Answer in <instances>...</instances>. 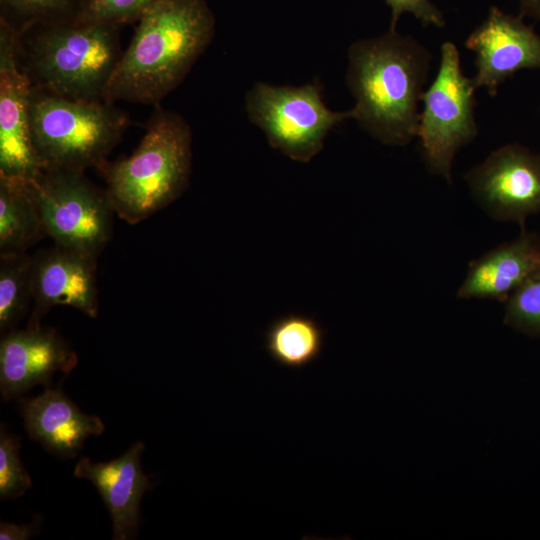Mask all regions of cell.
<instances>
[{
    "instance_id": "cell-1",
    "label": "cell",
    "mask_w": 540,
    "mask_h": 540,
    "mask_svg": "<svg viewBox=\"0 0 540 540\" xmlns=\"http://www.w3.org/2000/svg\"><path fill=\"white\" fill-rule=\"evenodd\" d=\"M432 59L425 45L397 29L351 44L346 83L355 100L352 119L385 145L409 144Z\"/></svg>"
},
{
    "instance_id": "cell-2",
    "label": "cell",
    "mask_w": 540,
    "mask_h": 540,
    "mask_svg": "<svg viewBox=\"0 0 540 540\" xmlns=\"http://www.w3.org/2000/svg\"><path fill=\"white\" fill-rule=\"evenodd\" d=\"M214 32L215 17L206 0H157L138 19L106 101L159 105L183 81Z\"/></svg>"
},
{
    "instance_id": "cell-3",
    "label": "cell",
    "mask_w": 540,
    "mask_h": 540,
    "mask_svg": "<svg viewBox=\"0 0 540 540\" xmlns=\"http://www.w3.org/2000/svg\"><path fill=\"white\" fill-rule=\"evenodd\" d=\"M122 53L119 26L108 23H40L15 37L17 64L32 88L76 101L106 100Z\"/></svg>"
},
{
    "instance_id": "cell-4",
    "label": "cell",
    "mask_w": 540,
    "mask_h": 540,
    "mask_svg": "<svg viewBox=\"0 0 540 540\" xmlns=\"http://www.w3.org/2000/svg\"><path fill=\"white\" fill-rule=\"evenodd\" d=\"M191 160L189 124L157 105L134 153L102 169L115 213L136 224L174 202L188 186Z\"/></svg>"
},
{
    "instance_id": "cell-5",
    "label": "cell",
    "mask_w": 540,
    "mask_h": 540,
    "mask_svg": "<svg viewBox=\"0 0 540 540\" xmlns=\"http://www.w3.org/2000/svg\"><path fill=\"white\" fill-rule=\"evenodd\" d=\"M127 126V115L106 100L76 101L31 90V139L41 169H103Z\"/></svg>"
},
{
    "instance_id": "cell-6",
    "label": "cell",
    "mask_w": 540,
    "mask_h": 540,
    "mask_svg": "<svg viewBox=\"0 0 540 540\" xmlns=\"http://www.w3.org/2000/svg\"><path fill=\"white\" fill-rule=\"evenodd\" d=\"M245 109L271 147L303 163L323 149L335 126L352 119L351 109L333 111L325 104L318 83L276 86L256 82L246 93Z\"/></svg>"
},
{
    "instance_id": "cell-7",
    "label": "cell",
    "mask_w": 540,
    "mask_h": 540,
    "mask_svg": "<svg viewBox=\"0 0 540 540\" xmlns=\"http://www.w3.org/2000/svg\"><path fill=\"white\" fill-rule=\"evenodd\" d=\"M476 90L472 78L462 72L457 46L443 42L437 73L422 95L416 137L429 170L448 183L457 152L478 134Z\"/></svg>"
},
{
    "instance_id": "cell-8",
    "label": "cell",
    "mask_w": 540,
    "mask_h": 540,
    "mask_svg": "<svg viewBox=\"0 0 540 540\" xmlns=\"http://www.w3.org/2000/svg\"><path fill=\"white\" fill-rule=\"evenodd\" d=\"M46 236L56 245L97 258L110 239L108 194L83 172L42 168L30 179Z\"/></svg>"
},
{
    "instance_id": "cell-9",
    "label": "cell",
    "mask_w": 540,
    "mask_h": 540,
    "mask_svg": "<svg viewBox=\"0 0 540 540\" xmlns=\"http://www.w3.org/2000/svg\"><path fill=\"white\" fill-rule=\"evenodd\" d=\"M469 191L491 218L515 222L540 212V152L519 143L492 151L464 174Z\"/></svg>"
},
{
    "instance_id": "cell-10",
    "label": "cell",
    "mask_w": 540,
    "mask_h": 540,
    "mask_svg": "<svg viewBox=\"0 0 540 540\" xmlns=\"http://www.w3.org/2000/svg\"><path fill=\"white\" fill-rule=\"evenodd\" d=\"M465 47L475 54V87L495 97L516 72L540 70V34L520 14L491 6L485 19L469 34Z\"/></svg>"
},
{
    "instance_id": "cell-11",
    "label": "cell",
    "mask_w": 540,
    "mask_h": 540,
    "mask_svg": "<svg viewBox=\"0 0 540 540\" xmlns=\"http://www.w3.org/2000/svg\"><path fill=\"white\" fill-rule=\"evenodd\" d=\"M15 37L0 19V175L32 179L41 170L30 130L32 86L17 64Z\"/></svg>"
},
{
    "instance_id": "cell-12",
    "label": "cell",
    "mask_w": 540,
    "mask_h": 540,
    "mask_svg": "<svg viewBox=\"0 0 540 540\" xmlns=\"http://www.w3.org/2000/svg\"><path fill=\"white\" fill-rule=\"evenodd\" d=\"M77 363V354L53 328L12 330L0 343L2 398L19 397L38 384L48 386L56 372L69 373Z\"/></svg>"
},
{
    "instance_id": "cell-13",
    "label": "cell",
    "mask_w": 540,
    "mask_h": 540,
    "mask_svg": "<svg viewBox=\"0 0 540 540\" xmlns=\"http://www.w3.org/2000/svg\"><path fill=\"white\" fill-rule=\"evenodd\" d=\"M95 262V258L56 244L38 251L32 257L34 309L28 326L40 325L41 317L58 305L76 308L95 318Z\"/></svg>"
},
{
    "instance_id": "cell-14",
    "label": "cell",
    "mask_w": 540,
    "mask_h": 540,
    "mask_svg": "<svg viewBox=\"0 0 540 540\" xmlns=\"http://www.w3.org/2000/svg\"><path fill=\"white\" fill-rule=\"evenodd\" d=\"M144 448L138 441L109 462L82 457L74 468V476L89 480L100 494L112 519L114 540L132 539L139 528L141 500L152 487L141 465Z\"/></svg>"
},
{
    "instance_id": "cell-15",
    "label": "cell",
    "mask_w": 540,
    "mask_h": 540,
    "mask_svg": "<svg viewBox=\"0 0 540 540\" xmlns=\"http://www.w3.org/2000/svg\"><path fill=\"white\" fill-rule=\"evenodd\" d=\"M21 415L30 439L62 458H73L85 440L103 433L101 418L82 412L61 390L46 388L22 399Z\"/></svg>"
},
{
    "instance_id": "cell-16",
    "label": "cell",
    "mask_w": 540,
    "mask_h": 540,
    "mask_svg": "<svg viewBox=\"0 0 540 540\" xmlns=\"http://www.w3.org/2000/svg\"><path fill=\"white\" fill-rule=\"evenodd\" d=\"M540 265V235L523 228L513 241L501 244L469 263L457 296L505 302Z\"/></svg>"
},
{
    "instance_id": "cell-17",
    "label": "cell",
    "mask_w": 540,
    "mask_h": 540,
    "mask_svg": "<svg viewBox=\"0 0 540 540\" xmlns=\"http://www.w3.org/2000/svg\"><path fill=\"white\" fill-rule=\"evenodd\" d=\"M44 236L30 179L0 175V253L26 252Z\"/></svg>"
},
{
    "instance_id": "cell-18",
    "label": "cell",
    "mask_w": 540,
    "mask_h": 540,
    "mask_svg": "<svg viewBox=\"0 0 540 540\" xmlns=\"http://www.w3.org/2000/svg\"><path fill=\"white\" fill-rule=\"evenodd\" d=\"M324 331L311 317L288 314L266 332V349L281 366L302 368L316 360L323 348Z\"/></svg>"
},
{
    "instance_id": "cell-19",
    "label": "cell",
    "mask_w": 540,
    "mask_h": 540,
    "mask_svg": "<svg viewBox=\"0 0 540 540\" xmlns=\"http://www.w3.org/2000/svg\"><path fill=\"white\" fill-rule=\"evenodd\" d=\"M32 295V257L26 252L0 253V332L15 330Z\"/></svg>"
},
{
    "instance_id": "cell-20",
    "label": "cell",
    "mask_w": 540,
    "mask_h": 540,
    "mask_svg": "<svg viewBox=\"0 0 540 540\" xmlns=\"http://www.w3.org/2000/svg\"><path fill=\"white\" fill-rule=\"evenodd\" d=\"M82 0H0L1 15L14 31L40 23L71 21Z\"/></svg>"
},
{
    "instance_id": "cell-21",
    "label": "cell",
    "mask_w": 540,
    "mask_h": 540,
    "mask_svg": "<svg viewBox=\"0 0 540 540\" xmlns=\"http://www.w3.org/2000/svg\"><path fill=\"white\" fill-rule=\"evenodd\" d=\"M504 321L511 328L540 336V265L504 302Z\"/></svg>"
},
{
    "instance_id": "cell-22",
    "label": "cell",
    "mask_w": 540,
    "mask_h": 540,
    "mask_svg": "<svg viewBox=\"0 0 540 540\" xmlns=\"http://www.w3.org/2000/svg\"><path fill=\"white\" fill-rule=\"evenodd\" d=\"M21 439L8 433L4 425L0 430V498L21 497L32 488V480L20 457Z\"/></svg>"
},
{
    "instance_id": "cell-23",
    "label": "cell",
    "mask_w": 540,
    "mask_h": 540,
    "mask_svg": "<svg viewBox=\"0 0 540 540\" xmlns=\"http://www.w3.org/2000/svg\"><path fill=\"white\" fill-rule=\"evenodd\" d=\"M157 0H82L73 21L122 25L138 20Z\"/></svg>"
},
{
    "instance_id": "cell-24",
    "label": "cell",
    "mask_w": 540,
    "mask_h": 540,
    "mask_svg": "<svg viewBox=\"0 0 540 540\" xmlns=\"http://www.w3.org/2000/svg\"><path fill=\"white\" fill-rule=\"evenodd\" d=\"M391 10L389 29L395 30L400 17L409 13L424 27L444 28L446 25L443 12L432 0H384Z\"/></svg>"
},
{
    "instance_id": "cell-25",
    "label": "cell",
    "mask_w": 540,
    "mask_h": 540,
    "mask_svg": "<svg viewBox=\"0 0 540 540\" xmlns=\"http://www.w3.org/2000/svg\"><path fill=\"white\" fill-rule=\"evenodd\" d=\"M34 531V525L15 524L8 522L0 523L1 540H27L33 536Z\"/></svg>"
},
{
    "instance_id": "cell-26",
    "label": "cell",
    "mask_w": 540,
    "mask_h": 540,
    "mask_svg": "<svg viewBox=\"0 0 540 540\" xmlns=\"http://www.w3.org/2000/svg\"><path fill=\"white\" fill-rule=\"evenodd\" d=\"M519 14L540 23V0H516Z\"/></svg>"
}]
</instances>
